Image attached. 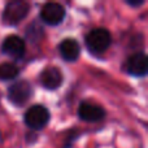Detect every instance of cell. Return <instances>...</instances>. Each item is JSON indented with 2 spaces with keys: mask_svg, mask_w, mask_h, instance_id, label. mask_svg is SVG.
<instances>
[{
  "mask_svg": "<svg viewBox=\"0 0 148 148\" xmlns=\"http://www.w3.org/2000/svg\"><path fill=\"white\" fill-rule=\"evenodd\" d=\"M30 12V4L23 0H12L4 7L1 21L7 26H16L21 23Z\"/></svg>",
  "mask_w": 148,
  "mask_h": 148,
  "instance_id": "1",
  "label": "cell"
},
{
  "mask_svg": "<svg viewBox=\"0 0 148 148\" xmlns=\"http://www.w3.org/2000/svg\"><path fill=\"white\" fill-rule=\"evenodd\" d=\"M84 43L91 53L99 55L109 48L110 43H112V35L107 29L97 27L87 34L84 38Z\"/></svg>",
  "mask_w": 148,
  "mask_h": 148,
  "instance_id": "2",
  "label": "cell"
},
{
  "mask_svg": "<svg viewBox=\"0 0 148 148\" xmlns=\"http://www.w3.org/2000/svg\"><path fill=\"white\" fill-rule=\"evenodd\" d=\"M33 95V86L29 81L21 79L12 83L8 88V99L12 104L21 107Z\"/></svg>",
  "mask_w": 148,
  "mask_h": 148,
  "instance_id": "3",
  "label": "cell"
},
{
  "mask_svg": "<svg viewBox=\"0 0 148 148\" xmlns=\"http://www.w3.org/2000/svg\"><path fill=\"white\" fill-rule=\"evenodd\" d=\"M25 123L33 130H42L51 120L49 110L43 105H34L25 113Z\"/></svg>",
  "mask_w": 148,
  "mask_h": 148,
  "instance_id": "4",
  "label": "cell"
},
{
  "mask_svg": "<svg viewBox=\"0 0 148 148\" xmlns=\"http://www.w3.org/2000/svg\"><path fill=\"white\" fill-rule=\"evenodd\" d=\"M123 70L133 77H146L148 72V57L144 52L131 55L123 64Z\"/></svg>",
  "mask_w": 148,
  "mask_h": 148,
  "instance_id": "5",
  "label": "cell"
},
{
  "mask_svg": "<svg viewBox=\"0 0 148 148\" xmlns=\"http://www.w3.org/2000/svg\"><path fill=\"white\" fill-rule=\"evenodd\" d=\"M66 10L59 3H47L42 7L40 10V18L46 25L56 26L64 21Z\"/></svg>",
  "mask_w": 148,
  "mask_h": 148,
  "instance_id": "6",
  "label": "cell"
},
{
  "mask_svg": "<svg viewBox=\"0 0 148 148\" xmlns=\"http://www.w3.org/2000/svg\"><path fill=\"white\" fill-rule=\"evenodd\" d=\"M26 51V44L21 36L18 35H9L3 40L1 52L12 59H22Z\"/></svg>",
  "mask_w": 148,
  "mask_h": 148,
  "instance_id": "7",
  "label": "cell"
},
{
  "mask_svg": "<svg viewBox=\"0 0 148 148\" xmlns=\"http://www.w3.org/2000/svg\"><path fill=\"white\" fill-rule=\"evenodd\" d=\"M78 116L84 122H99L105 118L107 112L103 107L90 101H82L78 108Z\"/></svg>",
  "mask_w": 148,
  "mask_h": 148,
  "instance_id": "8",
  "label": "cell"
},
{
  "mask_svg": "<svg viewBox=\"0 0 148 148\" xmlns=\"http://www.w3.org/2000/svg\"><path fill=\"white\" fill-rule=\"evenodd\" d=\"M64 77L59 68L48 66L40 73V83L46 90H57L62 84Z\"/></svg>",
  "mask_w": 148,
  "mask_h": 148,
  "instance_id": "9",
  "label": "cell"
},
{
  "mask_svg": "<svg viewBox=\"0 0 148 148\" xmlns=\"http://www.w3.org/2000/svg\"><path fill=\"white\" fill-rule=\"evenodd\" d=\"M59 51L61 57L68 62H74L79 59L81 55V47L79 43L73 38H68L60 43L59 46Z\"/></svg>",
  "mask_w": 148,
  "mask_h": 148,
  "instance_id": "10",
  "label": "cell"
},
{
  "mask_svg": "<svg viewBox=\"0 0 148 148\" xmlns=\"http://www.w3.org/2000/svg\"><path fill=\"white\" fill-rule=\"evenodd\" d=\"M20 73V69L13 62L0 64V81H12Z\"/></svg>",
  "mask_w": 148,
  "mask_h": 148,
  "instance_id": "11",
  "label": "cell"
},
{
  "mask_svg": "<svg viewBox=\"0 0 148 148\" xmlns=\"http://www.w3.org/2000/svg\"><path fill=\"white\" fill-rule=\"evenodd\" d=\"M26 36L33 43L34 42H38L43 38V30H42V27L38 23H31L27 27V30H26Z\"/></svg>",
  "mask_w": 148,
  "mask_h": 148,
  "instance_id": "12",
  "label": "cell"
},
{
  "mask_svg": "<svg viewBox=\"0 0 148 148\" xmlns=\"http://www.w3.org/2000/svg\"><path fill=\"white\" fill-rule=\"evenodd\" d=\"M144 0H126V4L130 5V7L133 8H139L142 7V5H144Z\"/></svg>",
  "mask_w": 148,
  "mask_h": 148,
  "instance_id": "13",
  "label": "cell"
}]
</instances>
